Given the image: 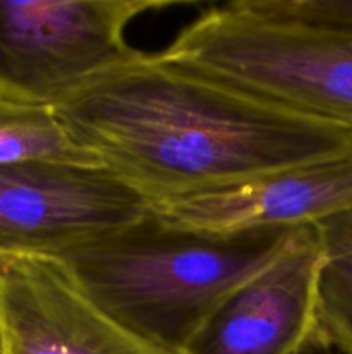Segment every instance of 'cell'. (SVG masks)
Listing matches in <instances>:
<instances>
[{"label":"cell","mask_w":352,"mask_h":354,"mask_svg":"<svg viewBox=\"0 0 352 354\" xmlns=\"http://www.w3.org/2000/svg\"><path fill=\"white\" fill-rule=\"evenodd\" d=\"M3 354H169L110 318L61 259L0 258Z\"/></svg>","instance_id":"7"},{"label":"cell","mask_w":352,"mask_h":354,"mask_svg":"<svg viewBox=\"0 0 352 354\" xmlns=\"http://www.w3.org/2000/svg\"><path fill=\"white\" fill-rule=\"evenodd\" d=\"M349 209L352 154L293 166L219 192L150 204L161 223L209 234L314 227Z\"/></svg>","instance_id":"8"},{"label":"cell","mask_w":352,"mask_h":354,"mask_svg":"<svg viewBox=\"0 0 352 354\" xmlns=\"http://www.w3.org/2000/svg\"><path fill=\"white\" fill-rule=\"evenodd\" d=\"M307 354H331V353L324 351V349H314V351H311V353H307Z\"/></svg>","instance_id":"12"},{"label":"cell","mask_w":352,"mask_h":354,"mask_svg":"<svg viewBox=\"0 0 352 354\" xmlns=\"http://www.w3.org/2000/svg\"><path fill=\"white\" fill-rule=\"evenodd\" d=\"M69 137L148 203L238 187L352 154V130L230 83L140 57L55 107Z\"/></svg>","instance_id":"1"},{"label":"cell","mask_w":352,"mask_h":354,"mask_svg":"<svg viewBox=\"0 0 352 354\" xmlns=\"http://www.w3.org/2000/svg\"><path fill=\"white\" fill-rule=\"evenodd\" d=\"M0 354H3V349H2V341H0Z\"/></svg>","instance_id":"13"},{"label":"cell","mask_w":352,"mask_h":354,"mask_svg":"<svg viewBox=\"0 0 352 354\" xmlns=\"http://www.w3.org/2000/svg\"><path fill=\"white\" fill-rule=\"evenodd\" d=\"M159 55L352 130V30L268 19L228 2L200 14Z\"/></svg>","instance_id":"3"},{"label":"cell","mask_w":352,"mask_h":354,"mask_svg":"<svg viewBox=\"0 0 352 354\" xmlns=\"http://www.w3.org/2000/svg\"><path fill=\"white\" fill-rule=\"evenodd\" d=\"M19 162L100 166L69 137L55 109L0 99V166Z\"/></svg>","instance_id":"10"},{"label":"cell","mask_w":352,"mask_h":354,"mask_svg":"<svg viewBox=\"0 0 352 354\" xmlns=\"http://www.w3.org/2000/svg\"><path fill=\"white\" fill-rule=\"evenodd\" d=\"M237 3L268 19L352 30V0H237Z\"/></svg>","instance_id":"11"},{"label":"cell","mask_w":352,"mask_h":354,"mask_svg":"<svg viewBox=\"0 0 352 354\" xmlns=\"http://www.w3.org/2000/svg\"><path fill=\"white\" fill-rule=\"evenodd\" d=\"M148 213L150 203L102 166H0V258L61 259Z\"/></svg>","instance_id":"5"},{"label":"cell","mask_w":352,"mask_h":354,"mask_svg":"<svg viewBox=\"0 0 352 354\" xmlns=\"http://www.w3.org/2000/svg\"><path fill=\"white\" fill-rule=\"evenodd\" d=\"M314 232L320 245L317 346L352 354V209L321 220Z\"/></svg>","instance_id":"9"},{"label":"cell","mask_w":352,"mask_h":354,"mask_svg":"<svg viewBox=\"0 0 352 354\" xmlns=\"http://www.w3.org/2000/svg\"><path fill=\"white\" fill-rule=\"evenodd\" d=\"M314 227H299L282 251L209 315L182 354H307L320 349Z\"/></svg>","instance_id":"6"},{"label":"cell","mask_w":352,"mask_h":354,"mask_svg":"<svg viewBox=\"0 0 352 354\" xmlns=\"http://www.w3.org/2000/svg\"><path fill=\"white\" fill-rule=\"evenodd\" d=\"M173 0H0V99L55 107L144 50L126 30Z\"/></svg>","instance_id":"4"},{"label":"cell","mask_w":352,"mask_h":354,"mask_svg":"<svg viewBox=\"0 0 352 354\" xmlns=\"http://www.w3.org/2000/svg\"><path fill=\"white\" fill-rule=\"evenodd\" d=\"M293 230L209 234L168 227L148 213L61 261L117 324L182 354L224 297L264 268Z\"/></svg>","instance_id":"2"}]
</instances>
